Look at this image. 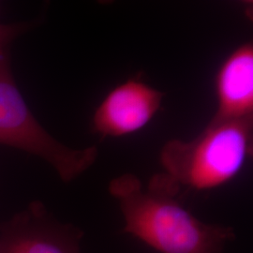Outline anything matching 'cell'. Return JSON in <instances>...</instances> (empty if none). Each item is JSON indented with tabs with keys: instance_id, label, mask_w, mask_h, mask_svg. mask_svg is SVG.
Returning a JSON list of instances; mask_svg holds the SVG:
<instances>
[{
	"instance_id": "5",
	"label": "cell",
	"mask_w": 253,
	"mask_h": 253,
	"mask_svg": "<svg viewBox=\"0 0 253 253\" xmlns=\"http://www.w3.org/2000/svg\"><path fill=\"white\" fill-rule=\"evenodd\" d=\"M82 235L35 202L8 223L0 237V253H81Z\"/></svg>"
},
{
	"instance_id": "7",
	"label": "cell",
	"mask_w": 253,
	"mask_h": 253,
	"mask_svg": "<svg viewBox=\"0 0 253 253\" xmlns=\"http://www.w3.org/2000/svg\"><path fill=\"white\" fill-rule=\"evenodd\" d=\"M30 27V23L0 24V52L9 49L10 43Z\"/></svg>"
},
{
	"instance_id": "1",
	"label": "cell",
	"mask_w": 253,
	"mask_h": 253,
	"mask_svg": "<svg viewBox=\"0 0 253 253\" xmlns=\"http://www.w3.org/2000/svg\"><path fill=\"white\" fill-rule=\"evenodd\" d=\"M109 193L118 201L125 225L133 235L161 253H224L235 239L233 228L200 220L182 204V189L165 172L144 186L138 176L114 178Z\"/></svg>"
},
{
	"instance_id": "3",
	"label": "cell",
	"mask_w": 253,
	"mask_h": 253,
	"mask_svg": "<svg viewBox=\"0 0 253 253\" xmlns=\"http://www.w3.org/2000/svg\"><path fill=\"white\" fill-rule=\"evenodd\" d=\"M9 49L0 52V145L40 158L64 182L75 180L96 163L98 148L75 149L64 145L46 130L19 90Z\"/></svg>"
},
{
	"instance_id": "6",
	"label": "cell",
	"mask_w": 253,
	"mask_h": 253,
	"mask_svg": "<svg viewBox=\"0 0 253 253\" xmlns=\"http://www.w3.org/2000/svg\"><path fill=\"white\" fill-rule=\"evenodd\" d=\"M217 110L213 120L253 119V44L236 47L215 77Z\"/></svg>"
},
{
	"instance_id": "2",
	"label": "cell",
	"mask_w": 253,
	"mask_h": 253,
	"mask_svg": "<svg viewBox=\"0 0 253 253\" xmlns=\"http://www.w3.org/2000/svg\"><path fill=\"white\" fill-rule=\"evenodd\" d=\"M253 154V119H211L190 141L166 142L160 161L182 190L207 191L234 180Z\"/></svg>"
},
{
	"instance_id": "4",
	"label": "cell",
	"mask_w": 253,
	"mask_h": 253,
	"mask_svg": "<svg viewBox=\"0 0 253 253\" xmlns=\"http://www.w3.org/2000/svg\"><path fill=\"white\" fill-rule=\"evenodd\" d=\"M164 93L145 82L127 79L114 87L96 108L91 127L101 137H123L140 131L155 118Z\"/></svg>"
}]
</instances>
